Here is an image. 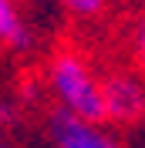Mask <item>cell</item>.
Wrapping results in <instances>:
<instances>
[{"label":"cell","mask_w":145,"mask_h":148,"mask_svg":"<svg viewBox=\"0 0 145 148\" xmlns=\"http://www.w3.org/2000/svg\"><path fill=\"white\" fill-rule=\"evenodd\" d=\"M47 84H51V94L57 98V108L61 111H68L74 118H84V121H95V125L105 118L101 81L95 77V71L78 54L61 51V54L51 57V64H47Z\"/></svg>","instance_id":"cell-1"},{"label":"cell","mask_w":145,"mask_h":148,"mask_svg":"<svg viewBox=\"0 0 145 148\" xmlns=\"http://www.w3.org/2000/svg\"><path fill=\"white\" fill-rule=\"evenodd\" d=\"M101 98H105V118L132 125L145 114V77L135 71H111L101 77Z\"/></svg>","instance_id":"cell-2"},{"label":"cell","mask_w":145,"mask_h":148,"mask_svg":"<svg viewBox=\"0 0 145 148\" xmlns=\"http://www.w3.org/2000/svg\"><path fill=\"white\" fill-rule=\"evenodd\" d=\"M47 135H51V145L54 148H118L111 135L95 125V121L74 118L68 111L54 108L51 118H47Z\"/></svg>","instance_id":"cell-3"},{"label":"cell","mask_w":145,"mask_h":148,"mask_svg":"<svg viewBox=\"0 0 145 148\" xmlns=\"http://www.w3.org/2000/svg\"><path fill=\"white\" fill-rule=\"evenodd\" d=\"M30 27L27 20L20 17L17 3H10V0H0V44L10 47V51H27L30 47Z\"/></svg>","instance_id":"cell-4"},{"label":"cell","mask_w":145,"mask_h":148,"mask_svg":"<svg viewBox=\"0 0 145 148\" xmlns=\"http://www.w3.org/2000/svg\"><path fill=\"white\" fill-rule=\"evenodd\" d=\"M132 54H135V61L145 67V17H138L135 27H132Z\"/></svg>","instance_id":"cell-5"},{"label":"cell","mask_w":145,"mask_h":148,"mask_svg":"<svg viewBox=\"0 0 145 148\" xmlns=\"http://www.w3.org/2000/svg\"><path fill=\"white\" fill-rule=\"evenodd\" d=\"M68 10L81 14V17H91V14H101L105 10V0H68Z\"/></svg>","instance_id":"cell-6"},{"label":"cell","mask_w":145,"mask_h":148,"mask_svg":"<svg viewBox=\"0 0 145 148\" xmlns=\"http://www.w3.org/2000/svg\"><path fill=\"white\" fill-rule=\"evenodd\" d=\"M14 121H17V104L0 94V128H7V125H14Z\"/></svg>","instance_id":"cell-7"},{"label":"cell","mask_w":145,"mask_h":148,"mask_svg":"<svg viewBox=\"0 0 145 148\" xmlns=\"http://www.w3.org/2000/svg\"><path fill=\"white\" fill-rule=\"evenodd\" d=\"M0 148H14V145H7V141H0Z\"/></svg>","instance_id":"cell-8"}]
</instances>
